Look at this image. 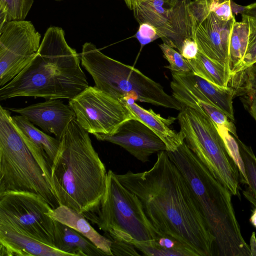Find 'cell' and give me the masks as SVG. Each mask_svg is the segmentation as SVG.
I'll return each mask as SVG.
<instances>
[{
  "mask_svg": "<svg viewBox=\"0 0 256 256\" xmlns=\"http://www.w3.org/2000/svg\"><path fill=\"white\" fill-rule=\"evenodd\" d=\"M136 195L158 235L172 236L196 256H212L215 238L210 232L186 180L166 150L157 154L148 170L116 174Z\"/></svg>",
  "mask_w": 256,
  "mask_h": 256,
  "instance_id": "1",
  "label": "cell"
},
{
  "mask_svg": "<svg viewBox=\"0 0 256 256\" xmlns=\"http://www.w3.org/2000/svg\"><path fill=\"white\" fill-rule=\"evenodd\" d=\"M80 60L66 42L64 30L50 26L31 62L0 88V100L18 96L70 100L89 86Z\"/></svg>",
  "mask_w": 256,
  "mask_h": 256,
  "instance_id": "2",
  "label": "cell"
},
{
  "mask_svg": "<svg viewBox=\"0 0 256 256\" xmlns=\"http://www.w3.org/2000/svg\"><path fill=\"white\" fill-rule=\"evenodd\" d=\"M88 134L76 118L70 122L60 140L51 173L60 205L82 214L98 210L107 176Z\"/></svg>",
  "mask_w": 256,
  "mask_h": 256,
  "instance_id": "3",
  "label": "cell"
},
{
  "mask_svg": "<svg viewBox=\"0 0 256 256\" xmlns=\"http://www.w3.org/2000/svg\"><path fill=\"white\" fill-rule=\"evenodd\" d=\"M186 180L210 232L218 254L250 256L241 232L232 194L216 179L184 140L174 151H166Z\"/></svg>",
  "mask_w": 256,
  "mask_h": 256,
  "instance_id": "4",
  "label": "cell"
},
{
  "mask_svg": "<svg viewBox=\"0 0 256 256\" xmlns=\"http://www.w3.org/2000/svg\"><path fill=\"white\" fill-rule=\"evenodd\" d=\"M82 66L95 86L121 100L129 98L180 111L182 106L163 86L138 69L108 57L92 42L84 43L80 54Z\"/></svg>",
  "mask_w": 256,
  "mask_h": 256,
  "instance_id": "5",
  "label": "cell"
},
{
  "mask_svg": "<svg viewBox=\"0 0 256 256\" xmlns=\"http://www.w3.org/2000/svg\"><path fill=\"white\" fill-rule=\"evenodd\" d=\"M26 192L42 197L53 208L56 194L16 128L9 110L0 106V193Z\"/></svg>",
  "mask_w": 256,
  "mask_h": 256,
  "instance_id": "6",
  "label": "cell"
},
{
  "mask_svg": "<svg viewBox=\"0 0 256 256\" xmlns=\"http://www.w3.org/2000/svg\"><path fill=\"white\" fill-rule=\"evenodd\" d=\"M83 214L103 230L108 238L132 244L153 240L158 234L139 198L110 170L107 172L105 193L98 210Z\"/></svg>",
  "mask_w": 256,
  "mask_h": 256,
  "instance_id": "7",
  "label": "cell"
},
{
  "mask_svg": "<svg viewBox=\"0 0 256 256\" xmlns=\"http://www.w3.org/2000/svg\"><path fill=\"white\" fill-rule=\"evenodd\" d=\"M188 148L232 195L240 198L239 171L216 126L198 111L184 107L177 117Z\"/></svg>",
  "mask_w": 256,
  "mask_h": 256,
  "instance_id": "8",
  "label": "cell"
},
{
  "mask_svg": "<svg viewBox=\"0 0 256 256\" xmlns=\"http://www.w3.org/2000/svg\"><path fill=\"white\" fill-rule=\"evenodd\" d=\"M53 208L40 196L26 192L0 193V225L54 247Z\"/></svg>",
  "mask_w": 256,
  "mask_h": 256,
  "instance_id": "9",
  "label": "cell"
},
{
  "mask_svg": "<svg viewBox=\"0 0 256 256\" xmlns=\"http://www.w3.org/2000/svg\"><path fill=\"white\" fill-rule=\"evenodd\" d=\"M78 124L88 133L112 134L125 122L134 119L126 101L96 86H88L69 100Z\"/></svg>",
  "mask_w": 256,
  "mask_h": 256,
  "instance_id": "10",
  "label": "cell"
},
{
  "mask_svg": "<svg viewBox=\"0 0 256 256\" xmlns=\"http://www.w3.org/2000/svg\"><path fill=\"white\" fill-rule=\"evenodd\" d=\"M192 0H150L134 2L133 14L139 24L152 25L163 42L178 50L192 38Z\"/></svg>",
  "mask_w": 256,
  "mask_h": 256,
  "instance_id": "11",
  "label": "cell"
},
{
  "mask_svg": "<svg viewBox=\"0 0 256 256\" xmlns=\"http://www.w3.org/2000/svg\"><path fill=\"white\" fill-rule=\"evenodd\" d=\"M41 35L28 20H12L0 28V86L18 74L40 45Z\"/></svg>",
  "mask_w": 256,
  "mask_h": 256,
  "instance_id": "12",
  "label": "cell"
},
{
  "mask_svg": "<svg viewBox=\"0 0 256 256\" xmlns=\"http://www.w3.org/2000/svg\"><path fill=\"white\" fill-rule=\"evenodd\" d=\"M208 1L192 0L190 2L192 38L198 44L200 52L230 70L229 40L231 28L236 18L228 22L220 21L210 10Z\"/></svg>",
  "mask_w": 256,
  "mask_h": 256,
  "instance_id": "13",
  "label": "cell"
},
{
  "mask_svg": "<svg viewBox=\"0 0 256 256\" xmlns=\"http://www.w3.org/2000/svg\"><path fill=\"white\" fill-rule=\"evenodd\" d=\"M100 141L118 145L140 162L144 163L156 152L166 150L164 142L140 121L132 119L121 124L112 134L94 135Z\"/></svg>",
  "mask_w": 256,
  "mask_h": 256,
  "instance_id": "14",
  "label": "cell"
},
{
  "mask_svg": "<svg viewBox=\"0 0 256 256\" xmlns=\"http://www.w3.org/2000/svg\"><path fill=\"white\" fill-rule=\"evenodd\" d=\"M8 110L25 117L44 132L52 134L60 140L76 114L69 106L60 99H50L22 108Z\"/></svg>",
  "mask_w": 256,
  "mask_h": 256,
  "instance_id": "15",
  "label": "cell"
},
{
  "mask_svg": "<svg viewBox=\"0 0 256 256\" xmlns=\"http://www.w3.org/2000/svg\"><path fill=\"white\" fill-rule=\"evenodd\" d=\"M12 122L52 186L51 173L60 140L36 128L22 115L12 116Z\"/></svg>",
  "mask_w": 256,
  "mask_h": 256,
  "instance_id": "16",
  "label": "cell"
},
{
  "mask_svg": "<svg viewBox=\"0 0 256 256\" xmlns=\"http://www.w3.org/2000/svg\"><path fill=\"white\" fill-rule=\"evenodd\" d=\"M70 256L10 228L0 225V256Z\"/></svg>",
  "mask_w": 256,
  "mask_h": 256,
  "instance_id": "17",
  "label": "cell"
},
{
  "mask_svg": "<svg viewBox=\"0 0 256 256\" xmlns=\"http://www.w3.org/2000/svg\"><path fill=\"white\" fill-rule=\"evenodd\" d=\"M126 104L137 120L154 132L165 144L166 151H174L184 141V136L180 130L176 132L170 128L176 118L162 117L152 109H145L129 98L126 100Z\"/></svg>",
  "mask_w": 256,
  "mask_h": 256,
  "instance_id": "18",
  "label": "cell"
},
{
  "mask_svg": "<svg viewBox=\"0 0 256 256\" xmlns=\"http://www.w3.org/2000/svg\"><path fill=\"white\" fill-rule=\"evenodd\" d=\"M54 247L70 256H107L80 232L56 220Z\"/></svg>",
  "mask_w": 256,
  "mask_h": 256,
  "instance_id": "19",
  "label": "cell"
},
{
  "mask_svg": "<svg viewBox=\"0 0 256 256\" xmlns=\"http://www.w3.org/2000/svg\"><path fill=\"white\" fill-rule=\"evenodd\" d=\"M50 215L55 220L80 232L107 256H113L111 250V240L95 230L82 214L66 206L60 205L53 209Z\"/></svg>",
  "mask_w": 256,
  "mask_h": 256,
  "instance_id": "20",
  "label": "cell"
},
{
  "mask_svg": "<svg viewBox=\"0 0 256 256\" xmlns=\"http://www.w3.org/2000/svg\"><path fill=\"white\" fill-rule=\"evenodd\" d=\"M132 244L146 256H196L182 243L168 236L157 234L153 240Z\"/></svg>",
  "mask_w": 256,
  "mask_h": 256,
  "instance_id": "21",
  "label": "cell"
},
{
  "mask_svg": "<svg viewBox=\"0 0 256 256\" xmlns=\"http://www.w3.org/2000/svg\"><path fill=\"white\" fill-rule=\"evenodd\" d=\"M186 60L194 75L214 84L229 86L233 77L230 70L210 60L200 51L195 58Z\"/></svg>",
  "mask_w": 256,
  "mask_h": 256,
  "instance_id": "22",
  "label": "cell"
},
{
  "mask_svg": "<svg viewBox=\"0 0 256 256\" xmlns=\"http://www.w3.org/2000/svg\"><path fill=\"white\" fill-rule=\"evenodd\" d=\"M196 86L207 98L216 107L222 110L232 120L234 121L232 99L235 94L232 87H222L190 72Z\"/></svg>",
  "mask_w": 256,
  "mask_h": 256,
  "instance_id": "23",
  "label": "cell"
},
{
  "mask_svg": "<svg viewBox=\"0 0 256 256\" xmlns=\"http://www.w3.org/2000/svg\"><path fill=\"white\" fill-rule=\"evenodd\" d=\"M248 36L246 24L236 20L232 26L229 40L230 66L233 76L244 60L247 48Z\"/></svg>",
  "mask_w": 256,
  "mask_h": 256,
  "instance_id": "24",
  "label": "cell"
},
{
  "mask_svg": "<svg viewBox=\"0 0 256 256\" xmlns=\"http://www.w3.org/2000/svg\"><path fill=\"white\" fill-rule=\"evenodd\" d=\"M188 106L190 108L208 117L216 126L225 127L236 138H238L236 128L232 121L222 110L212 104L203 96L194 94L189 100Z\"/></svg>",
  "mask_w": 256,
  "mask_h": 256,
  "instance_id": "25",
  "label": "cell"
},
{
  "mask_svg": "<svg viewBox=\"0 0 256 256\" xmlns=\"http://www.w3.org/2000/svg\"><path fill=\"white\" fill-rule=\"evenodd\" d=\"M235 76L239 78L237 86L233 88L235 94L238 92L243 96L248 111L256 122V64Z\"/></svg>",
  "mask_w": 256,
  "mask_h": 256,
  "instance_id": "26",
  "label": "cell"
},
{
  "mask_svg": "<svg viewBox=\"0 0 256 256\" xmlns=\"http://www.w3.org/2000/svg\"><path fill=\"white\" fill-rule=\"evenodd\" d=\"M236 140L248 180V187L243 192V194L256 207V156L250 146L238 138Z\"/></svg>",
  "mask_w": 256,
  "mask_h": 256,
  "instance_id": "27",
  "label": "cell"
},
{
  "mask_svg": "<svg viewBox=\"0 0 256 256\" xmlns=\"http://www.w3.org/2000/svg\"><path fill=\"white\" fill-rule=\"evenodd\" d=\"M34 0H0V28L7 22L24 20Z\"/></svg>",
  "mask_w": 256,
  "mask_h": 256,
  "instance_id": "28",
  "label": "cell"
},
{
  "mask_svg": "<svg viewBox=\"0 0 256 256\" xmlns=\"http://www.w3.org/2000/svg\"><path fill=\"white\" fill-rule=\"evenodd\" d=\"M216 127L229 155L238 167L240 174V182L248 185V180L244 162L237 141L230 134V132L226 128L222 126H216Z\"/></svg>",
  "mask_w": 256,
  "mask_h": 256,
  "instance_id": "29",
  "label": "cell"
},
{
  "mask_svg": "<svg viewBox=\"0 0 256 256\" xmlns=\"http://www.w3.org/2000/svg\"><path fill=\"white\" fill-rule=\"evenodd\" d=\"M242 16V21L246 22L248 27V42L244 60L236 74L244 71L256 64V18L244 14Z\"/></svg>",
  "mask_w": 256,
  "mask_h": 256,
  "instance_id": "30",
  "label": "cell"
},
{
  "mask_svg": "<svg viewBox=\"0 0 256 256\" xmlns=\"http://www.w3.org/2000/svg\"><path fill=\"white\" fill-rule=\"evenodd\" d=\"M159 46L163 52L164 57L169 63V64L165 68L170 69L171 72L178 73L192 72L186 60L180 52L164 42L159 44Z\"/></svg>",
  "mask_w": 256,
  "mask_h": 256,
  "instance_id": "31",
  "label": "cell"
},
{
  "mask_svg": "<svg viewBox=\"0 0 256 256\" xmlns=\"http://www.w3.org/2000/svg\"><path fill=\"white\" fill-rule=\"evenodd\" d=\"M209 9L220 21L228 22L234 16L231 8V0H209Z\"/></svg>",
  "mask_w": 256,
  "mask_h": 256,
  "instance_id": "32",
  "label": "cell"
},
{
  "mask_svg": "<svg viewBox=\"0 0 256 256\" xmlns=\"http://www.w3.org/2000/svg\"><path fill=\"white\" fill-rule=\"evenodd\" d=\"M134 36L142 46L160 38L156 28L147 22L140 24L138 30Z\"/></svg>",
  "mask_w": 256,
  "mask_h": 256,
  "instance_id": "33",
  "label": "cell"
},
{
  "mask_svg": "<svg viewBox=\"0 0 256 256\" xmlns=\"http://www.w3.org/2000/svg\"><path fill=\"white\" fill-rule=\"evenodd\" d=\"M111 242V250L113 256H140L131 243L122 240L109 238Z\"/></svg>",
  "mask_w": 256,
  "mask_h": 256,
  "instance_id": "34",
  "label": "cell"
},
{
  "mask_svg": "<svg viewBox=\"0 0 256 256\" xmlns=\"http://www.w3.org/2000/svg\"><path fill=\"white\" fill-rule=\"evenodd\" d=\"M198 52V44L192 38H186L183 41L180 52L185 59L191 60L195 58Z\"/></svg>",
  "mask_w": 256,
  "mask_h": 256,
  "instance_id": "35",
  "label": "cell"
},
{
  "mask_svg": "<svg viewBox=\"0 0 256 256\" xmlns=\"http://www.w3.org/2000/svg\"><path fill=\"white\" fill-rule=\"evenodd\" d=\"M246 10L242 14L256 18V2L246 6Z\"/></svg>",
  "mask_w": 256,
  "mask_h": 256,
  "instance_id": "36",
  "label": "cell"
},
{
  "mask_svg": "<svg viewBox=\"0 0 256 256\" xmlns=\"http://www.w3.org/2000/svg\"><path fill=\"white\" fill-rule=\"evenodd\" d=\"M250 256H256V237L255 232H252L250 238Z\"/></svg>",
  "mask_w": 256,
  "mask_h": 256,
  "instance_id": "37",
  "label": "cell"
},
{
  "mask_svg": "<svg viewBox=\"0 0 256 256\" xmlns=\"http://www.w3.org/2000/svg\"><path fill=\"white\" fill-rule=\"evenodd\" d=\"M231 8L232 13L238 14V13L242 14L246 10V6L238 5L231 0Z\"/></svg>",
  "mask_w": 256,
  "mask_h": 256,
  "instance_id": "38",
  "label": "cell"
},
{
  "mask_svg": "<svg viewBox=\"0 0 256 256\" xmlns=\"http://www.w3.org/2000/svg\"><path fill=\"white\" fill-rule=\"evenodd\" d=\"M126 6L130 10H132L133 6L135 2L141 0H124Z\"/></svg>",
  "mask_w": 256,
  "mask_h": 256,
  "instance_id": "39",
  "label": "cell"
},
{
  "mask_svg": "<svg viewBox=\"0 0 256 256\" xmlns=\"http://www.w3.org/2000/svg\"><path fill=\"white\" fill-rule=\"evenodd\" d=\"M250 221L251 224L256 228V207L250 218Z\"/></svg>",
  "mask_w": 256,
  "mask_h": 256,
  "instance_id": "40",
  "label": "cell"
},
{
  "mask_svg": "<svg viewBox=\"0 0 256 256\" xmlns=\"http://www.w3.org/2000/svg\"><path fill=\"white\" fill-rule=\"evenodd\" d=\"M56 0V1H60V0Z\"/></svg>",
  "mask_w": 256,
  "mask_h": 256,
  "instance_id": "41",
  "label": "cell"
}]
</instances>
